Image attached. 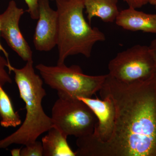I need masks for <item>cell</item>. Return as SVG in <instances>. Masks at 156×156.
Returning a JSON list of instances; mask_svg holds the SVG:
<instances>
[{
	"instance_id": "6da1fadb",
	"label": "cell",
	"mask_w": 156,
	"mask_h": 156,
	"mask_svg": "<svg viewBox=\"0 0 156 156\" xmlns=\"http://www.w3.org/2000/svg\"><path fill=\"white\" fill-rule=\"evenodd\" d=\"M115 111L114 128L105 142L88 136L78 138L77 156H156V73L142 82L126 84L108 74L99 90Z\"/></svg>"
},
{
	"instance_id": "7a4b0ae2",
	"label": "cell",
	"mask_w": 156,
	"mask_h": 156,
	"mask_svg": "<svg viewBox=\"0 0 156 156\" xmlns=\"http://www.w3.org/2000/svg\"><path fill=\"white\" fill-rule=\"evenodd\" d=\"M9 73L13 72L15 82L21 99L25 103L26 115L24 122L18 129L0 140V149L13 144L26 145L34 142L41 134L54 127L53 121L45 113L42 105L46 92L41 78L35 72L33 61L27 62L24 67L17 69L12 66Z\"/></svg>"
},
{
	"instance_id": "3957f363",
	"label": "cell",
	"mask_w": 156,
	"mask_h": 156,
	"mask_svg": "<svg viewBox=\"0 0 156 156\" xmlns=\"http://www.w3.org/2000/svg\"><path fill=\"white\" fill-rule=\"evenodd\" d=\"M58 16L57 64L68 56L81 54L90 57L96 43L105 40V35L92 27L84 17L83 0H55Z\"/></svg>"
},
{
	"instance_id": "277c9868",
	"label": "cell",
	"mask_w": 156,
	"mask_h": 156,
	"mask_svg": "<svg viewBox=\"0 0 156 156\" xmlns=\"http://www.w3.org/2000/svg\"><path fill=\"white\" fill-rule=\"evenodd\" d=\"M36 68L45 83L57 91L58 97L91 98L101 89L107 76L87 75L79 66L68 67L64 63L56 66L39 64Z\"/></svg>"
},
{
	"instance_id": "5b68a950",
	"label": "cell",
	"mask_w": 156,
	"mask_h": 156,
	"mask_svg": "<svg viewBox=\"0 0 156 156\" xmlns=\"http://www.w3.org/2000/svg\"><path fill=\"white\" fill-rule=\"evenodd\" d=\"M54 127L66 136L83 137L92 134L97 125L95 113L77 98L58 97L52 109Z\"/></svg>"
},
{
	"instance_id": "8992f818",
	"label": "cell",
	"mask_w": 156,
	"mask_h": 156,
	"mask_svg": "<svg viewBox=\"0 0 156 156\" xmlns=\"http://www.w3.org/2000/svg\"><path fill=\"white\" fill-rule=\"evenodd\" d=\"M108 74L126 84L145 81L156 73L148 46L136 45L117 54L108 63Z\"/></svg>"
},
{
	"instance_id": "52a82bcc",
	"label": "cell",
	"mask_w": 156,
	"mask_h": 156,
	"mask_svg": "<svg viewBox=\"0 0 156 156\" xmlns=\"http://www.w3.org/2000/svg\"><path fill=\"white\" fill-rule=\"evenodd\" d=\"M24 12L15 1H10L5 11L0 14V37L23 61L28 62L33 60V52L19 26L20 20Z\"/></svg>"
},
{
	"instance_id": "ba28073f",
	"label": "cell",
	"mask_w": 156,
	"mask_h": 156,
	"mask_svg": "<svg viewBox=\"0 0 156 156\" xmlns=\"http://www.w3.org/2000/svg\"><path fill=\"white\" fill-rule=\"evenodd\" d=\"M39 17L34 36L36 50L48 52L57 46L58 16L57 11L51 9L49 0H39Z\"/></svg>"
},
{
	"instance_id": "9c48e42d",
	"label": "cell",
	"mask_w": 156,
	"mask_h": 156,
	"mask_svg": "<svg viewBox=\"0 0 156 156\" xmlns=\"http://www.w3.org/2000/svg\"><path fill=\"white\" fill-rule=\"evenodd\" d=\"M78 97L92 110L97 117L98 123L94 132L87 135L91 139L100 142H105L110 139L114 128L115 111L113 102L110 98Z\"/></svg>"
},
{
	"instance_id": "30bf717a",
	"label": "cell",
	"mask_w": 156,
	"mask_h": 156,
	"mask_svg": "<svg viewBox=\"0 0 156 156\" xmlns=\"http://www.w3.org/2000/svg\"><path fill=\"white\" fill-rule=\"evenodd\" d=\"M115 22L126 30L156 34V14H147L129 8L120 11Z\"/></svg>"
},
{
	"instance_id": "8fae6325",
	"label": "cell",
	"mask_w": 156,
	"mask_h": 156,
	"mask_svg": "<svg viewBox=\"0 0 156 156\" xmlns=\"http://www.w3.org/2000/svg\"><path fill=\"white\" fill-rule=\"evenodd\" d=\"M42 138L44 156H76L68 144L67 136L55 127L51 128Z\"/></svg>"
},
{
	"instance_id": "7c38bea8",
	"label": "cell",
	"mask_w": 156,
	"mask_h": 156,
	"mask_svg": "<svg viewBox=\"0 0 156 156\" xmlns=\"http://www.w3.org/2000/svg\"><path fill=\"white\" fill-rule=\"evenodd\" d=\"M89 23L92 18L97 17L103 22L115 21L119 15L118 0H83Z\"/></svg>"
},
{
	"instance_id": "4fadbf2b",
	"label": "cell",
	"mask_w": 156,
	"mask_h": 156,
	"mask_svg": "<svg viewBox=\"0 0 156 156\" xmlns=\"http://www.w3.org/2000/svg\"><path fill=\"white\" fill-rule=\"evenodd\" d=\"M21 124L20 116L14 111L11 99L0 85V124L4 128L15 127Z\"/></svg>"
},
{
	"instance_id": "5bb4252c",
	"label": "cell",
	"mask_w": 156,
	"mask_h": 156,
	"mask_svg": "<svg viewBox=\"0 0 156 156\" xmlns=\"http://www.w3.org/2000/svg\"><path fill=\"white\" fill-rule=\"evenodd\" d=\"M21 150V156H43V147L42 143L36 140L25 145Z\"/></svg>"
},
{
	"instance_id": "9a60e30c",
	"label": "cell",
	"mask_w": 156,
	"mask_h": 156,
	"mask_svg": "<svg viewBox=\"0 0 156 156\" xmlns=\"http://www.w3.org/2000/svg\"><path fill=\"white\" fill-rule=\"evenodd\" d=\"M11 66L10 62L0 55V85L3 87L6 84L12 83L11 77L5 69L6 67L9 69Z\"/></svg>"
},
{
	"instance_id": "2e32d148",
	"label": "cell",
	"mask_w": 156,
	"mask_h": 156,
	"mask_svg": "<svg viewBox=\"0 0 156 156\" xmlns=\"http://www.w3.org/2000/svg\"><path fill=\"white\" fill-rule=\"evenodd\" d=\"M28 7L27 12L31 18L38 19L39 17L38 3L39 0H24Z\"/></svg>"
},
{
	"instance_id": "e0dca14e",
	"label": "cell",
	"mask_w": 156,
	"mask_h": 156,
	"mask_svg": "<svg viewBox=\"0 0 156 156\" xmlns=\"http://www.w3.org/2000/svg\"><path fill=\"white\" fill-rule=\"evenodd\" d=\"M126 2L129 8L134 9H139L145 5L149 2V0H122Z\"/></svg>"
},
{
	"instance_id": "ac0fdd59",
	"label": "cell",
	"mask_w": 156,
	"mask_h": 156,
	"mask_svg": "<svg viewBox=\"0 0 156 156\" xmlns=\"http://www.w3.org/2000/svg\"><path fill=\"white\" fill-rule=\"evenodd\" d=\"M148 47L156 66V39L151 42L150 45Z\"/></svg>"
},
{
	"instance_id": "d6986e66",
	"label": "cell",
	"mask_w": 156,
	"mask_h": 156,
	"mask_svg": "<svg viewBox=\"0 0 156 156\" xmlns=\"http://www.w3.org/2000/svg\"><path fill=\"white\" fill-rule=\"evenodd\" d=\"M21 148H20L13 149L11 151V155L13 156H20Z\"/></svg>"
},
{
	"instance_id": "ffe728a7",
	"label": "cell",
	"mask_w": 156,
	"mask_h": 156,
	"mask_svg": "<svg viewBox=\"0 0 156 156\" xmlns=\"http://www.w3.org/2000/svg\"><path fill=\"white\" fill-rule=\"evenodd\" d=\"M1 51L3 52L4 55L6 56L7 60L9 61V62H10V61H9V54H8V52H7V51H6V50L3 48V46L1 44V42H0V52H1Z\"/></svg>"
},
{
	"instance_id": "44dd1931",
	"label": "cell",
	"mask_w": 156,
	"mask_h": 156,
	"mask_svg": "<svg viewBox=\"0 0 156 156\" xmlns=\"http://www.w3.org/2000/svg\"><path fill=\"white\" fill-rule=\"evenodd\" d=\"M149 3L153 5L156 8V0H149Z\"/></svg>"
},
{
	"instance_id": "7402d4cb",
	"label": "cell",
	"mask_w": 156,
	"mask_h": 156,
	"mask_svg": "<svg viewBox=\"0 0 156 156\" xmlns=\"http://www.w3.org/2000/svg\"></svg>"
}]
</instances>
